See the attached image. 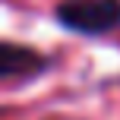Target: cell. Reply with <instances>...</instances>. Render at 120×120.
I'll list each match as a JSON object with an SVG mask.
<instances>
[{"label": "cell", "mask_w": 120, "mask_h": 120, "mask_svg": "<svg viewBox=\"0 0 120 120\" xmlns=\"http://www.w3.org/2000/svg\"><path fill=\"white\" fill-rule=\"evenodd\" d=\"M57 19L73 32L101 35L120 25V0H63L57 6Z\"/></svg>", "instance_id": "1"}, {"label": "cell", "mask_w": 120, "mask_h": 120, "mask_svg": "<svg viewBox=\"0 0 120 120\" xmlns=\"http://www.w3.org/2000/svg\"><path fill=\"white\" fill-rule=\"evenodd\" d=\"M41 66H44V60L29 48H19V44H10V41L0 48V76L6 82H13L19 76H32Z\"/></svg>", "instance_id": "2"}]
</instances>
